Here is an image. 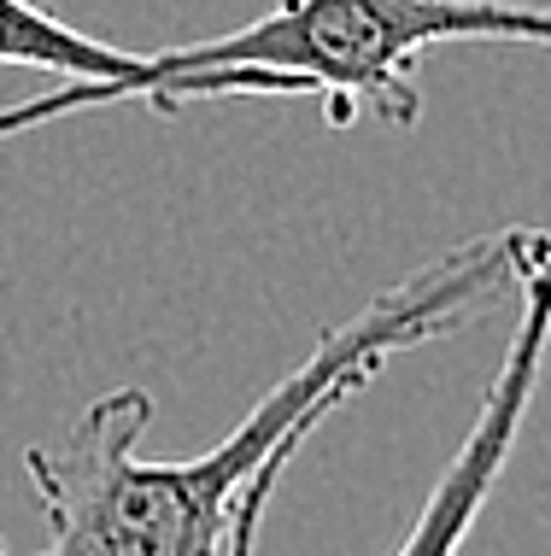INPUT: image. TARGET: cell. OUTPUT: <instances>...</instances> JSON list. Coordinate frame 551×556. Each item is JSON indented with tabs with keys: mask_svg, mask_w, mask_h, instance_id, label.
Wrapping results in <instances>:
<instances>
[{
	"mask_svg": "<svg viewBox=\"0 0 551 556\" xmlns=\"http://www.w3.org/2000/svg\"><path fill=\"white\" fill-rule=\"evenodd\" d=\"M528 229L475 235L446 258L381 288L364 311L335 323L212 451L176 463H147L141 433L153 428L147 387H112L59 440L24 451L29 492L48 521L41 556H217L235 498L264 469V457L317 433L340 404H352L411 345L458 334L481 317L499 288H516Z\"/></svg>",
	"mask_w": 551,
	"mask_h": 556,
	"instance_id": "obj_1",
	"label": "cell"
},
{
	"mask_svg": "<svg viewBox=\"0 0 551 556\" xmlns=\"http://www.w3.org/2000/svg\"><path fill=\"white\" fill-rule=\"evenodd\" d=\"M452 41H511L551 48V7L528 0H276L264 18L229 36L188 48L136 53L124 77L83 83L18 106H0V141L41 124L100 106H183V100H323L335 129L376 117L387 129H411L423 117L416 65Z\"/></svg>",
	"mask_w": 551,
	"mask_h": 556,
	"instance_id": "obj_2",
	"label": "cell"
},
{
	"mask_svg": "<svg viewBox=\"0 0 551 556\" xmlns=\"http://www.w3.org/2000/svg\"><path fill=\"white\" fill-rule=\"evenodd\" d=\"M516 299H523V311H516V328L504 340L499 369L481 393V410L464 428L458 451L446 457V469L435 475V486H428V498H423L411 533L399 539L393 556H458L464 551L469 528L481 521L504 463H511L516 440H523L528 404L540 393L546 352H551V235L546 229H528V240H523Z\"/></svg>",
	"mask_w": 551,
	"mask_h": 556,
	"instance_id": "obj_3",
	"label": "cell"
},
{
	"mask_svg": "<svg viewBox=\"0 0 551 556\" xmlns=\"http://www.w3.org/2000/svg\"><path fill=\"white\" fill-rule=\"evenodd\" d=\"M129 48H112L100 36L59 24L36 0H0V71H53V77H83V83H112L129 71Z\"/></svg>",
	"mask_w": 551,
	"mask_h": 556,
	"instance_id": "obj_4",
	"label": "cell"
},
{
	"mask_svg": "<svg viewBox=\"0 0 551 556\" xmlns=\"http://www.w3.org/2000/svg\"><path fill=\"white\" fill-rule=\"evenodd\" d=\"M311 433H293V440H281L271 457H264V469L247 480V492L235 498V516H229V533H223V545L217 556H259V528H264V509H271L276 498V486H281V475H288V463L305 451Z\"/></svg>",
	"mask_w": 551,
	"mask_h": 556,
	"instance_id": "obj_5",
	"label": "cell"
},
{
	"mask_svg": "<svg viewBox=\"0 0 551 556\" xmlns=\"http://www.w3.org/2000/svg\"><path fill=\"white\" fill-rule=\"evenodd\" d=\"M0 556H7V539H0Z\"/></svg>",
	"mask_w": 551,
	"mask_h": 556,
	"instance_id": "obj_6",
	"label": "cell"
}]
</instances>
